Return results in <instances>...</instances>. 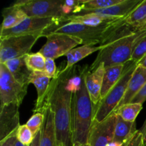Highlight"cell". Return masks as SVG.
Listing matches in <instances>:
<instances>
[{
	"mask_svg": "<svg viewBox=\"0 0 146 146\" xmlns=\"http://www.w3.org/2000/svg\"><path fill=\"white\" fill-rule=\"evenodd\" d=\"M146 19V0H143L125 18V23L136 31V28Z\"/></svg>",
	"mask_w": 146,
	"mask_h": 146,
	"instance_id": "cell-25",
	"label": "cell"
},
{
	"mask_svg": "<svg viewBox=\"0 0 146 146\" xmlns=\"http://www.w3.org/2000/svg\"><path fill=\"white\" fill-rule=\"evenodd\" d=\"M44 72L45 73L47 76H48L51 79L57 76V75L59 73V71L57 69L54 59L46 58L45 64V69H44Z\"/></svg>",
	"mask_w": 146,
	"mask_h": 146,
	"instance_id": "cell-31",
	"label": "cell"
},
{
	"mask_svg": "<svg viewBox=\"0 0 146 146\" xmlns=\"http://www.w3.org/2000/svg\"><path fill=\"white\" fill-rule=\"evenodd\" d=\"M143 146H146V144H143Z\"/></svg>",
	"mask_w": 146,
	"mask_h": 146,
	"instance_id": "cell-42",
	"label": "cell"
},
{
	"mask_svg": "<svg viewBox=\"0 0 146 146\" xmlns=\"http://www.w3.org/2000/svg\"><path fill=\"white\" fill-rule=\"evenodd\" d=\"M28 87L14 78L4 64H0V102L1 108L9 104L19 106L27 93Z\"/></svg>",
	"mask_w": 146,
	"mask_h": 146,
	"instance_id": "cell-8",
	"label": "cell"
},
{
	"mask_svg": "<svg viewBox=\"0 0 146 146\" xmlns=\"http://www.w3.org/2000/svg\"><path fill=\"white\" fill-rule=\"evenodd\" d=\"M2 15L4 18L1 31L10 29L17 27L28 17L21 8L14 4L4 8Z\"/></svg>",
	"mask_w": 146,
	"mask_h": 146,
	"instance_id": "cell-21",
	"label": "cell"
},
{
	"mask_svg": "<svg viewBox=\"0 0 146 146\" xmlns=\"http://www.w3.org/2000/svg\"><path fill=\"white\" fill-rule=\"evenodd\" d=\"M40 36H12L0 38V64L26 56Z\"/></svg>",
	"mask_w": 146,
	"mask_h": 146,
	"instance_id": "cell-7",
	"label": "cell"
},
{
	"mask_svg": "<svg viewBox=\"0 0 146 146\" xmlns=\"http://www.w3.org/2000/svg\"><path fill=\"white\" fill-rule=\"evenodd\" d=\"M102 46H88L84 45L75 48L70 51L68 54L66 55L67 58L66 66L64 70H67L71 67L74 66L76 63L80 61L81 60L84 59L85 57L88 56L90 54L96 52V51H100L102 49Z\"/></svg>",
	"mask_w": 146,
	"mask_h": 146,
	"instance_id": "cell-23",
	"label": "cell"
},
{
	"mask_svg": "<svg viewBox=\"0 0 146 146\" xmlns=\"http://www.w3.org/2000/svg\"><path fill=\"white\" fill-rule=\"evenodd\" d=\"M136 67V63L131 61L125 63V70L118 82L94 106V121L101 122L114 113L125 96L128 83Z\"/></svg>",
	"mask_w": 146,
	"mask_h": 146,
	"instance_id": "cell-5",
	"label": "cell"
},
{
	"mask_svg": "<svg viewBox=\"0 0 146 146\" xmlns=\"http://www.w3.org/2000/svg\"><path fill=\"white\" fill-rule=\"evenodd\" d=\"M56 146H64L63 145H56Z\"/></svg>",
	"mask_w": 146,
	"mask_h": 146,
	"instance_id": "cell-41",
	"label": "cell"
},
{
	"mask_svg": "<svg viewBox=\"0 0 146 146\" xmlns=\"http://www.w3.org/2000/svg\"><path fill=\"white\" fill-rule=\"evenodd\" d=\"M46 37V42L38 52L44 55L46 58L54 60L66 56L76 46L83 44V41L78 37L64 34L51 32Z\"/></svg>",
	"mask_w": 146,
	"mask_h": 146,
	"instance_id": "cell-10",
	"label": "cell"
},
{
	"mask_svg": "<svg viewBox=\"0 0 146 146\" xmlns=\"http://www.w3.org/2000/svg\"><path fill=\"white\" fill-rule=\"evenodd\" d=\"M143 108V104L129 103L118 107L114 112L125 121L135 122V118Z\"/></svg>",
	"mask_w": 146,
	"mask_h": 146,
	"instance_id": "cell-24",
	"label": "cell"
},
{
	"mask_svg": "<svg viewBox=\"0 0 146 146\" xmlns=\"http://www.w3.org/2000/svg\"><path fill=\"white\" fill-rule=\"evenodd\" d=\"M82 68L74 66L67 70L60 71L57 76L51 80L45 108L50 107L54 113L56 145H73L72 99L74 91L81 82Z\"/></svg>",
	"mask_w": 146,
	"mask_h": 146,
	"instance_id": "cell-1",
	"label": "cell"
},
{
	"mask_svg": "<svg viewBox=\"0 0 146 146\" xmlns=\"http://www.w3.org/2000/svg\"><path fill=\"white\" fill-rule=\"evenodd\" d=\"M64 1L27 0L16 1L13 4L21 8L28 17L63 18L66 17Z\"/></svg>",
	"mask_w": 146,
	"mask_h": 146,
	"instance_id": "cell-9",
	"label": "cell"
},
{
	"mask_svg": "<svg viewBox=\"0 0 146 146\" xmlns=\"http://www.w3.org/2000/svg\"><path fill=\"white\" fill-rule=\"evenodd\" d=\"M41 133H42V129L36 134L32 143L29 146H40V141H41Z\"/></svg>",
	"mask_w": 146,
	"mask_h": 146,
	"instance_id": "cell-35",
	"label": "cell"
},
{
	"mask_svg": "<svg viewBox=\"0 0 146 146\" xmlns=\"http://www.w3.org/2000/svg\"><path fill=\"white\" fill-rule=\"evenodd\" d=\"M138 130L135 122H128L117 115V121L114 131L113 143L118 146H123L135 135Z\"/></svg>",
	"mask_w": 146,
	"mask_h": 146,
	"instance_id": "cell-18",
	"label": "cell"
},
{
	"mask_svg": "<svg viewBox=\"0 0 146 146\" xmlns=\"http://www.w3.org/2000/svg\"><path fill=\"white\" fill-rule=\"evenodd\" d=\"M17 141V133L13 134L4 141H0V146H15Z\"/></svg>",
	"mask_w": 146,
	"mask_h": 146,
	"instance_id": "cell-34",
	"label": "cell"
},
{
	"mask_svg": "<svg viewBox=\"0 0 146 146\" xmlns=\"http://www.w3.org/2000/svg\"><path fill=\"white\" fill-rule=\"evenodd\" d=\"M125 67V64L105 68V73H104L101 92V99L104 98L111 91V88L118 82L120 78L123 76Z\"/></svg>",
	"mask_w": 146,
	"mask_h": 146,
	"instance_id": "cell-20",
	"label": "cell"
},
{
	"mask_svg": "<svg viewBox=\"0 0 146 146\" xmlns=\"http://www.w3.org/2000/svg\"><path fill=\"white\" fill-rule=\"evenodd\" d=\"M104 73L105 66L104 64H101L94 71H90L88 68L86 74V85L94 106H96L101 100V92Z\"/></svg>",
	"mask_w": 146,
	"mask_h": 146,
	"instance_id": "cell-14",
	"label": "cell"
},
{
	"mask_svg": "<svg viewBox=\"0 0 146 146\" xmlns=\"http://www.w3.org/2000/svg\"><path fill=\"white\" fill-rule=\"evenodd\" d=\"M51 80L52 79L47 76L44 72L33 71L31 73L30 76V84H34L37 91L36 103L34 109L33 110L34 113L44 112Z\"/></svg>",
	"mask_w": 146,
	"mask_h": 146,
	"instance_id": "cell-13",
	"label": "cell"
},
{
	"mask_svg": "<svg viewBox=\"0 0 146 146\" xmlns=\"http://www.w3.org/2000/svg\"><path fill=\"white\" fill-rule=\"evenodd\" d=\"M146 101V84L139 93L134 97L131 103L143 104Z\"/></svg>",
	"mask_w": 146,
	"mask_h": 146,
	"instance_id": "cell-33",
	"label": "cell"
},
{
	"mask_svg": "<svg viewBox=\"0 0 146 146\" xmlns=\"http://www.w3.org/2000/svg\"><path fill=\"white\" fill-rule=\"evenodd\" d=\"M143 136L139 130L137 131L135 135L123 146H143Z\"/></svg>",
	"mask_w": 146,
	"mask_h": 146,
	"instance_id": "cell-32",
	"label": "cell"
},
{
	"mask_svg": "<svg viewBox=\"0 0 146 146\" xmlns=\"http://www.w3.org/2000/svg\"><path fill=\"white\" fill-rule=\"evenodd\" d=\"M143 0H123L122 2L101 9L93 10V11H86L80 14H88V13H94V14H101L113 19L124 18L127 17L131 11H133Z\"/></svg>",
	"mask_w": 146,
	"mask_h": 146,
	"instance_id": "cell-15",
	"label": "cell"
},
{
	"mask_svg": "<svg viewBox=\"0 0 146 146\" xmlns=\"http://www.w3.org/2000/svg\"><path fill=\"white\" fill-rule=\"evenodd\" d=\"M141 30H146V19L136 28V31H141Z\"/></svg>",
	"mask_w": 146,
	"mask_h": 146,
	"instance_id": "cell-37",
	"label": "cell"
},
{
	"mask_svg": "<svg viewBox=\"0 0 146 146\" xmlns=\"http://www.w3.org/2000/svg\"><path fill=\"white\" fill-rule=\"evenodd\" d=\"M46 58L40 52L34 54H28L25 56V61L28 68L31 71H41L45 69V64Z\"/></svg>",
	"mask_w": 146,
	"mask_h": 146,
	"instance_id": "cell-27",
	"label": "cell"
},
{
	"mask_svg": "<svg viewBox=\"0 0 146 146\" xmlns=\"http://www.w3.org/2000/svg\"><path fill=\"white\" fill-rule=\"evenodd\" d=\"M44 112H45V121L42 128L40 146H56L54 113L48 106L46 107Z\"/></svg>",
	"mask_w": 146,
	"mask_h": 146,
	"instance_id": "cell-19",
	"label": "cell"
},
{
	"mask_svg": "<svg viewBox=\"0 0 146 146\" xmlns=\"http://www.w3.org/2000/svg\"><path fill=\"white\" fill-rule=\"evenodd\" d=\"M64 23L63 18H40L27 17L21 24L12 29L2 30L0 32V38L12 36L35 35L46 36L49 33L62 26Z\"/></svg>",
	"mask_w": 146,
	"mask_h": 146,
	"instance_id": "cell-6",
	"label": "cell"
},
{
	"mask_svg": "<svg viewBox=\"0 0 146 146\" xmlns=\"http://www.w3.org/2000/svg\"><path fill=\"white\" fill-rule=\"evenodd\" d=\"M123 0H87L82 1L79 7L78 14L88 11L108 8L122 2Z\"/></svg>",
	"mask_w": 146,
	"mask_h": 146,
	"instance_id": "cell-26",
	"label": "cell"
},
{
	"mask_svg": "<svg viewBox=\"0 0 146 146\" xmlns=\"http://www.w3.org/2000/svg\"><path fill=\"white\" fill-rule=\"evenodd\" d=\"M35 135L33 134L30 128L27 125H21L17 132V141L21 144L29 145L32 143Z\"/></svg>",
	"mask_w": 146,
	"mask_h": 146,
	"instance_id": "cell-29",
	"label": "cell"
},
{
	"mask_svg": "<svg viewBox=\"0 0 146 146\" xmlns=\"http://www.w3.org/2000/svg\"><path fill=\"white\" fill-rule=\"evenodd\" d=\"M45 121V112L36 113L29 119L26 125L30 128L34 135L41 131Z\"/></svg>",
	"mask_w": 146,
	"mask_h": 146,
	"instance_id": "cell-28",
	"label": "cell"
},
{
	"mask_svg": "<svg viewBox=\"0 0 146 146\" xmlns=\"http://www.w3.org/2000/svg\"><path fill=\"white\" fill-rule=\"evenodd\" d=\"M137 65H138V66H141V67H143V68H146V55L142 58V59L141 60V61H139V62L138 63V64H137Z\"/></svg>",
	"mask_w": 146,
	"mask_h": 146,
	"instance_id": "cell-38",
	"label": "cell"
},
{
	"mask_svg": "<svg viewBox=\"0 0 146 146\" xmlns=\"http://www.w3.org/2000/svg\"><path fill=\"white\" fill-rule=\"evenodd\" d=\"M88 66L83 67L81 82L73 95L71 111L72 143H88L89 133L94 122V105L86 85Z\"/></svg>",
	"mask_w": 146,
	"mask_h": 146,
	"instance_id": "cell-3",
	"label": "cell"
},
{
	"mask_svg": "<svg viewBox=\"0 0 146 146\" xmlns=\"http://www.w3.org/2000/svg\"><path fill=\"white\" fill-rule=\"evenodd\" d=\"M19 106L11 104L1 108L0 111V141L17 133L19 128Z\"/></svg>",
	"mask_w": 146,
	"mask_h": 146,
	"instance_id": "cell-12",
	"label": "cell"
},
{
	"mask_svg": "<svg viewBox=\"0 0 146 146\" xmlns=\"http://www.w3.org/2000/svg\"><path fill=\"white\" fill-rule=\"evenodd\" d=\"M125 17L107 21L96 27L68 22L64 24L53 32L78 37L83 41L84 45L95 46L98 44L102 45L114 31L123 24Z\"/></svg>",
	"mask_w": 146,
	"mask_h": 146,
	"instance_id": "cell-4",
	"label": "cell"
},
{
	"mask_svg": "<svg viewBox=\"0 0 146 146\" xmlns=\"http://www.w3.org/2000/svg\"><path fill=\"white\" fill-rule=\"evenodd\" d=\"M139 131H141V133L143 134V143L146 144V119L143 125V126L141 127Z\"/></svg>",
	"mask_w": 146,
	"mask_h": 146,
	"instance_id": "cell-36",
	"label": "cell"
},
{
	"mask_svg": "<svg viewBox=\"0 0 146 146\" xmlns=\"http://www.w3.org/2000/svg\"><path fill=\"white\" fill-rule=\"evenodd\" d=\"M14 79L21 85L29 86L30 76L32 71L28 68L25 61V56L15 59L9 60L4 63Z\"/></svg>",
	"mask_w": 146,
	"mask_h": 146,
	"instance_id": "cell-17",
	"label": "cell"
},
{
	"mask_svg": "<svg viewBox=\"0 0 146 146\" xmlns=\"http://www.w3.org/2000/svg\"><path fill=\"white\" fill-rule=\"evenodd\" d=\"M117 121L115 112L101 122H93L88 143L91 146H110L113 143Z\"/></svg>",
	"mask_w": 146,
	"mask_h": 146,
	"instance_id": "cell-11",
	"label": "cell"
},
{
	"mask_svg": "<svg viewBox=\"0 0 146 146\" xmlns=\"http://www.w3.org/2000/svg\"><path fill=\"white\" fill-rule=\"evenodd\" d=\"M145 35L146 30L135 31L127 25L124 20L123 24L100 45L103 46L102 49L89 67V71H94L101 64L108 68L130 61L135 46Z\"/></svg>",
	"mask_w": 146,
	"mask_h": 146,
	"instance_id": "cell-2",
	"label": "cell"
},
{
	"mask_svg": "<svg viewBox=\"0 0 146 146\" xmlns=\"http://www.w3.org/2000/svg\"><path fill=\"white\" fill-rule=\"evenodd\" d=\"M72 146H91L89 143H76L73 144Z\"/></svg>",
	"mask_w": 146,
	"mask_h": 146,
	"instance_id": "cell-39",
	"label": "cell"
},
{
	"mask_svg": "<svg viewBox=\"0 0 146 146\" xmlns=\"http://www.w3.org/2000/svg\"><path fill=\"white\" fill-rule=\"evenodd\" d=\"M146 55V35L135 46L130 61L138 64L143 58Z\"/></svg>",
	"mask_w": 146,
	"mask_h": 146,
	"instance_id": "cell-30",
	"label": "cell"
},
{
	"mask_svg": "<svg viewBox=\"0 0 146 146\" xmlns=\"http://www.w3.org/2000/svg\"><path fill=\"white\" fill-rule=\"evenodd\" d=\"M15 146H29V145H23V144H21V143L19 142L18 141H17V143H16V145Z\"/></svg>",
	"mask_w": 146,
	"mask_h": 146,
	"instance_id": "cell-40",
	"label": "cell"
},
{
	"mask_svg": "<svg viewBox=\"0 0 146 146\" xmlns=\"http://www.w3.org/2000/svg\"><path fill=\"white\" fill-rule=\"evenodd\" d=\"M115 20L106 16L94 13H88L84 14H70L64 17L65 24L68 22L78 23L88 26H99L107 21Z\"/></svg>",
	"mask_w": 146,
	"mask_h": 146,
	"instance_id": "cell-22",
	"label": "cell"
},
{
	"mask_svg": "<svg viewBox=\"0 0 146 146\" xmlns=\"http://www.w3.org/2000/svg\"><path fill=\"white\" fill-rule=\"evenodd\" d=\"M146 84V68L138 66L137 65L136 68L128 83V88L125 91V96L118 107L123 106L125 104H129L131 102L134 97L141 91Z\"/></svg>",
	"mask_w": 146,
	"mask_h": 146,
	"instance_id": "cell-16",
	"label": "cell"
}]
</instances>
